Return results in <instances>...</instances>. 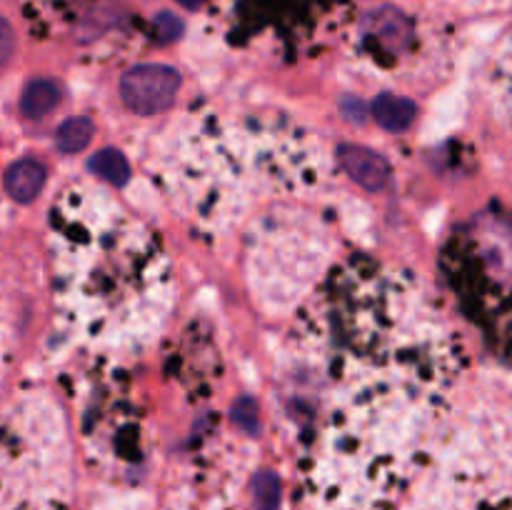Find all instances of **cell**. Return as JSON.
I'll return each mask as SVG.
<instances>
[{
    "mask_svg": "<svg viewBox=\"0 0 512 510\" xmlns=\"http://www.w3.org/2000/svg\"><path fill=\"white\" fill-rule=\"evenodd\" d=\"M460 368L453 328L408 270L370 255L330 265L280 358L300 510H403Z\"/></svg>",
    "mask_w": 512,
    "mask_h": 510,
    "instance_id": "1",
    "label": "cell"
},
{
    "mask_svg": "<svg viewBox=\"0 0 512 510\" xmlns=\"http://www.w3.org/2000/svg\"><path fill=\"white\" fill-rule=\"evenodd\" d=\"M55 323L95 355L145 348L173 308V263L158 235L103 185L75 180L48 218Z\"/></svg>",
    "mask_w": 512,
    "mask_h": 510,
    "instance_id": "2",
    "label": "cell"
},
{
    "mask_svg": "<svg viewBox=\"0 0 512 510\" xmlns=\"http://www.w3.org/2000/svg\"><path fill=\"white\" fill-rule=\"evenodd\" d=\"M325 178V153L305 125L270 108H210L165 140L158 183L198 233L223 235L255 205L300 195Z\"/></svg>",
    "mask_w": 512,
    "mask_h": 510,
    "instance_id": "3",
    "label": "cell"
},
{
    "mask_svg": "<svg viewBox=\"0 0 512 510\" xmlns=\"http://www.w3.org/2000/svg\"><path fill=\"white\" fill-rule=\"evenodd\" d=\"M73 443L60 405L30 390L0 408V510H68Z\"/></svg>",
    "mask_w": 512,
    "mask_h": 510,
    "instance_id": "4",
    "label": "cell"
},
{
    "mask_svg": "<svg viewBox=\"0 0 512 510\" xmlns=\"http://www.w3.org/2000/svg\"><path fill=\"white\" fill-rule=\"evenodd\" d=\"M440 270L465 318L498 353H512V215L483 210L443 245Z\"/></svg>",
    "mask_w": 512,
    "mask_h": 510,
    "instance_id": "5",
    "label": "cell"
},
{
    "mask_svg": "<svg viewBox=\"0 0 512 510\" xmlns=\"http://www.w3.org/2000/svg\"><path fill=\"white\" fill-rule=\"evenodd\" d=\"M333 238L318 213L295 203H275L245 238V278L268 313H288L330 270Z\"/></svg>",
    "mask_w": 512,
    "mask_h": 510,
    "instance_id": "6",
    "label": "cell"
},
{
    "mask_svg": "<svg viewBox=\"0 0 512 510\" xmlns=\"http://www.w3.org/2000/svg\"><path fill=\"white\" fill-rule=\"evenodd\" d=\"M233 45H268L283 55L315 48L343 20L350 0H208Z\"/></svg>",
    "mask_w": 512,
    "mask_h": 510,
    "instance_id": "7",
    "label": "cell"
},
{
    "mask_svg": "<svg viewBox=\"0 0 512 510\" xmlns=\"http://www.w3.org/2000/svg\"><path fill=\"white\" fill-rule=\"evenodd\" d=\"M83 440L90 460L105 473L130 475L143 465V413L118 370L90 380L83 400Z\"/></svg>",
    "mask_w": 512,
    "mask_h": 510,
    "instance_id": "8",
    "label": "cell"
},
{
    "mask_svg": "<svg viewBox=\"0 0 512 510\" xmlns=\"http://www.w3.org/2000/svg\"><path fill=\"white\" fill-rule=\"evenodd\" d=\"M180 73L163 63L135 65L120 80V98L135 115H158L175 103Z\"/></svg>",
    "mask_w": 512,
    "mask_h": 510,
    "instance_id": "9",
    "label": "cell"
},
{
    "mask_svg": "<svg viewBox=\"0 0 512 510\" xmlns=\"http://www.w3.org/2000/svg\"><path fill=\"white\" fill-rule=\"evenodd\" d=\"M415 40V25L395 8L373 10L360 25V50L380 68H393Z\"/></svg>",
    "mask_w": 512,
    "mask_h": 510,
    "instance_id": "10",
    "label": "cell"
},
{
    "mask_svg": "<svg viewBox=\"0 0 512 510\" xmlns=\"http://www.w3.org/2000/svg\"><path fill=\"white\" fill-rule=\"evenodd\" d=\"M488 88L495 113L512 130V25L495 43L488 70Z\"/></svg>",
    "mask_w": 512,
    "mask_h": 510,
    "instance_id": "11",
    "label": "cell"
},
{
    "mask_svg": "<svg viewBox=\"0 0 512 510\" xmlns=\"http://www.w3.org/2000/svg\"><path fill=\"white\" fill-rule=\"evenodd\" d=\"M338 160L345 173L365 190H380L390 180V163L365 145H340Z\"/></svg>",
    "mask_w": 512,
    "mask_h": 510,
    "instance_id": "12",
    "label": "cell"
},
{
    "mask_svg": "<svg viewBox=\"0 0 512 510\" xmlns=\"http://www.w3.org/2000/svg\"><path fill=\"white\" fill-rule=\"evenodd\" d=\"M45 168L43 163L33 158L15 160L8 170H5V190L15 203H33L45 188Z\"/></svg>",
    "mask_w": 512,
    "mask_h": 510,
    "instance_id": "13",
    "label": "cell"
},
{
    "mask_svg": "<svg viewBox=\"0 0 512 510\" xmlns=\"http://www.w3.org/2000/svg\"><path fill=\"white\" fill-rule=\"evenodd\" d=\"M415 108L413 100L403 98V95L383 93L378 95V100L373 103V118L380 128L390 130V133H400V130H408L413 125Z\"/></svg>",
    "mask_w": 512,
    "mask_h": 510,
    "instance_id": "14",
    "label": "cell"
},
{
    "mask_svg": "<svg viewBox=\"0 0 512 510\" xmlns=\"http://www.w3.org/2000/svg\"><path fill=\"white\" fill-rule=\"evenodd\" d=\"M60 103V88L50 78H35L25 85L23 98H20V110L28 118H43L55 105Z\"/></svg>",
    "mask_w": 512,
    "mask_h": 510,
    "instance_id": "15",
    "label": "cell"
},
{
    "mask_svg": "<svg viewBox=\"0 0 512 510\" xmlns=\"http://www.w3.org/2000/svg\"><path fill=\"white\" fill-rule=\"evenodd\" d=\"M90 170L95 173V178L105 180L108 185L118 188V185H125L130 180V165L125 160V155H120L118 150L105 148L98 150V153L90 158Z\"/></svg>",
    "mask_w": 512,
    "mask_h": 510,
    "instance_id": "16",
    "label": "cell"
},
{
    "mask_svg": "<svg viewBox=\"0 0 512 510\" xmlns=\"http://www.w3.org/2000/svg\"><path fill=\"white\" fill-rule=\"evenodd\" d=\"M93 140V123L88 118H70L58 128L60 153H80Z\"/></svg>",
    "mask_w": 512,
    "mask_h": 510,
    "instance_id": "17",
    "label": "cell"
},
{
    "mask_svg": "<svg viewBox=\"0 0 512 510\" xmlns=\"http://www.w3.org/2000/svg\"><path fill=\"white\" fill-rule=\"evenodd\" d=\"M13 48H15L13 28L8 25V20L0 18V68H3V65L10 60V55H13Z\"/></svg>",
    "mask_w": 512,
    "mask_h": 510,
    "instance_id": "18",
    "label": "cell"
},
{
    "mask_svg": "<svg viewBox=\"0 0 512 510\" xmlns=\"http://www.w3.org/2000/svg\"><path fill=\"white\" fill-rule=\"evenodd\" d=\"M8 353H10V328H8V318H5L3 305H0V378H3L5 365H8Z\"/></svg>",
    "mask_w": 512,
    "mask_h": 510,
    "instance_id": "19",
    "label": "cell"
},
{
    "mask_svg": "<svg viewBox=\"0 0 512 510\" xmlns=\"http://www.w3.org/2000/svg\"><path fill=\"white\" fill-rule=\"evenodd\" d=\"M158 33H160V38H163V40L178 38L180 20L175 18V15H170V13H160L158 15Z\"/></svg>",
    "mask_w": 512,
    "mask_h": 510,
    "instance_id": "20",
    "label": "cell"
},
{
    "mask_svg": "<svg viewBox=\"0 0 512 510\" xmlns=\"http://www.w3.org/2000/svg\"><path fill=\"white\" fill-rule=\"evenodd\" d=\"M235 420H240V425H245V428H253L255 413H253V403H250V400H240V403L235 405Z\"/></svg>",
    "mask_w": 512,
    "mask_h": 510,
    "instance_id": "21",
    "label": "cell"
},
{
    "mask_svg": "<svg viewBox=\"0 0 512 510\" xmlns=\"http://www.w3.org/2000/svg\"><path fill=\"white\" fill-rule=\"evenodd\" d=\"M455 3L460 8H500V5H512V0H445Z\"/></svg>",
    "mask_w": 512,
    "mask_h": 510,
    "instance_id": "22",
    "label": "cell"
},
{
    "mask_svg": "<svg viewBox=\"0 0 512 510\" xmlns=\"http://www.w3.org/2000/svg\"><path fill=\"white\" fill-rule=\"evenodd\" d=\"M180 5H185V8H195V5H200V0H178Z\"/></svg>",
    "mask_w": 512,
    "mask_h": 510,
    "instance_id": "23",
    "label": "cell"
}]
</instances>
